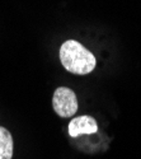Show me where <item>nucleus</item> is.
<instances>
[{
    "label": "nucleus",
    "instance_id": "obj_4",
    "mask_svg": "<svg viewBox=\"0 0 141 159\" xmlns=\"http://www.w3.org/2000/svg\"><path fill=\"white\" fill-rule=\"evenodd\" d=\"M13 157V139L10 132L0 126V159H11Z\"/></svg>",
    "mask_w": 141,
    "mask_h": 159
},
{
    "label": "nucleus",
    "instance_id": "obj_3",
    "mask_svg": "<svg viewBox=\"0 0 141 159\" xmlns=\"http://www.w3.org/2000/svg\"><path fill=\"white\" fill-rule=\"evenodd\" d=\"M98 131V125L90 116L75 117L69 124V135L76 138L83 134H95Z\"/></svg>",
    "mask_w": 141,
    "mask_h": 159
},
{
    "label": "nucleus",
    "instance_id": "obj_1",
    "mask_svg": "<svg viewBox=\"0 0 141 159\" xmlns=\"http://www.w3.org/2000/svg\"><path fill=\"white\" fill-rule=\"evenodd\" d=\"M60 60L68 71L78 75L92 73L97 64L92 52L75 39H68L61 45Z\"/></svg>",
    "mask_w": 141,
    "mask_h": 159
},
{
    "label": "nucleus",
    "instance_id": "obj_2",
    "mask_svg": "<svg viewBox=\"0 0 141 159\" xmlns=\"http://www.w3.org/2000/svg\"><path fill=\"white\" fill-rule=\"evenodd\" d=\"M52 106L55 112L62 117L69 118L78 111V98L75 93L66 87H60L55 90L52 97Z\"/></svg>",
    "mask_w": 141,
    "mask_h": 159
}]
</instances>
